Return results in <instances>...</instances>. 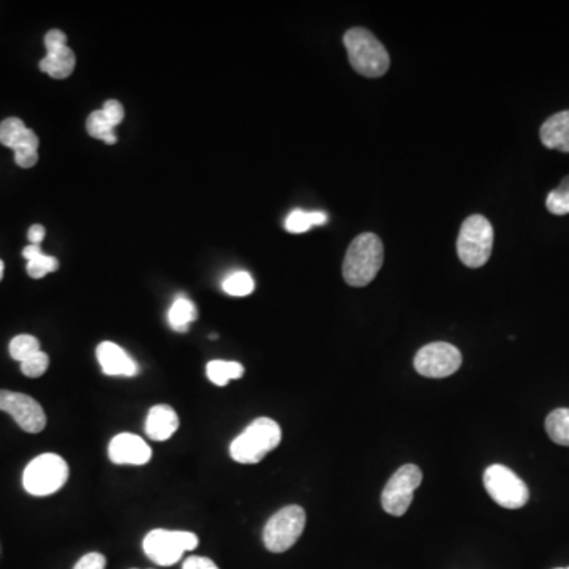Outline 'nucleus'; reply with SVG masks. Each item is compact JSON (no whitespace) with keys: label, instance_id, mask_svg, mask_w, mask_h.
I'll return each mask as SVG.
<instances>
[{"label":"nucleus","instance_id":"16","mask_svg":"<svg viewBox=\"0 0 569 569\" xmlns=\"http://www.w3.org/2000/svg\"><path fill=\"white\" fill-rule=\"evenodd\" d=\"M179 429V416L170 405H155L146 418V434L155 441L170 440Z\"/></svg>","mask_w":569,"mask_h":569},{"label":"nucleus","instance_id":"28","mask_svg":"<svg viewBox=\"0 0 569 569\" xmlns=\"http://www.w3.org/2000/svg\"><path fill=\"white\" fill-rule=\"evenodd\" d=\"M102 111L105 113V116L110 119L114 127H117V125L124 121V106L121 105V102H117V100H108V102L103 105Z\"/></svg>","mask_w":569,"mask_h":569},{"label":"nucleus","instance_id":"18","mask_svg":"<svg viewBox=\"0 0 569 569\" xmlns=\"http://www.w3.org/2000/svg\"><path fill=\"white\" fill-rule=\"evenodd\" d=\"M23 257L27 260V274L32 279H43L49 272L59 269L57 258L45 255L40 245H27L23 250Z\"/></svg>","mask_w":569,"mask_h":569},{"label":"nucleus","instance_id":"19","mask_svg":"<svg viewBox=\"0 0 569 569\" xmlns=\"http://www.w3.org/2000/svg\"><path fill=\"white\" fill-rule=\"evenodd\" d=\"M326 222H328V214L326 212H307L302 211V209H296L285 220V230L288 233L301 234L306 233L312 227H321Z\"/></svg>","mask_w":569,"mask_h":569},{"label":"nucleus","instance_id":"5","mask_svg":"<svg viewBox=\"0 0 569 569\" xmlns=\"http://www.w3.org/2000/svg\"><path fill=\"white\" fill-rule=\"evenodd\" d=\"M67 479V462L57 454L46 453L29 462L23 473V486L35 497H46L62 489Z\"/></svg>","mask_w":569,"mask_h":569},{"label":"nucleus","instance_id":"17","mask_svg":"<svg viewBox=\"0 0 569 569\" xmlns=\"http://www.w3.org/2000/svg\"><path fill=\"white\" fill-rule=\"evenodd\" d=\"M539 136L547 149L569 152V111L549 117L541 127Z\"/></svg>","mask_w":569,"mask_h":569},{"label":"nucleus","instance_id":"24","mask_svg":"<svg viewBox=\"0 0 569 569\" xmlns=\"http://www.w3.org/2000/svg\"><path fill=\"white\" fill-rule=\"evenodd\" d=\"M222 288L225 293L234 298H244L255 291V280L249 272L236 271L223 280Z\"/></svg>","mask_w":569,"mask_h":569},{"label":"nucleus","instance_id":"1","mask_svg":"<svg viewBox=\"0 0 569 569\" xmlns=\"http://www.w3.org/2000/svg\"><path fill=\"white\" fill-rule=\"evenodd\" d=\"M385 249L374 233H362L353 239L343 260V279L350 287H367L383 266Z\"/></svg>","mask_w":569,"mask_h":569},{"label":"nucleus","instance_id":"2","mask_svg":"<svg viewBox=\"0 0 569 569\" xmlns=\"http://www.w3.org/2000/svg\"><path fill=\"white\" fill-rule=\"evenodd\" d=\"M282 441V429L271 418H258L230 446L231 459L253 465L268 456Z\"/></svg>","mask_w":569,"mask_h":569},{"label":"nucleus","instance_id":"6","mask_svg":"<svg viewBox=\"0 0 569 569\" xmlns=\"http://www.w3.org/2000/svg\"><path fill=\"white\" fill-rule=\"evenodd\" d=\"M304 528H306V511L298 505L285 506L264 525V546L274 554L287 552L298 543Z\"/></svg>","mask_w":569,"mask_h":569},{"label":"nucleus","instance_id":"26","mask_svg":"<svg viewBox=\"0 0 569 569\" xmlns=\"http://www.w3.org/2000/svg\"><path fill=\"white\" fill-rule=\"evenodd\" d=\"M547 211L555 215L569 214V176L563 179L557 189L547 195Z\"/></svg>","mask_w":569,"mask_h":569},{"label":"nucleus","instance_id":"29","mask_svg":"<svg viewBox=\"0 0 569 569\" xmlns=\"http://www.w3.org/2000/svg\"><path fill=\"white\" fill-rule=\"evenodd\" d=\"M105 566V555L98 554V552H91V554L84 555L73 569H105Z\"/></svg>","mask_w":569,"mask_h":569},{"label":"nucleus","instance_id":"20","mask_svg":"<svg viewBox=\"0 0 569 569\" xmlns=\"http://www.w3.org/2000/svg\"><path fill=\"white\" fill-rule=\"evenodd\" d=\"M198 317V310L190 299L178 298L173 302L170 312H168V321L171 328L178 332L189 331L190 325Z\"/></svg>","mask_w":569,"mask_h":569},{"label":"nucleus","instance_id":"9","mask_svg":"<svg viewBox=\"0 0 569 569\" xmlns=\"http://www.w3.org/2000/svg\"><path fill=\"white\" fill-rule=\"evenodd\" d=\"M423 483V472L416 465L408 464L400 467L394 475L389 478L383 494H381V505L386 513L391 516H404L413 502V495Z\"/></svg>","mask_w":569,"mask_h":569},{"label":"nucleus","instance_id":"13","mask_svg":"<svg viewBox=\"0 0 569 569\" xmlns=\"http://www.w3.org/2000/svg\"><path fill=\"white\" fill-rule=\"evenodd\" d=\"M46 56L40 61V70L54 80H65L75 70L76 56L67 46V35L49 31L45 35Z\"/></svg>","mask_w":569,"mask_h":569},{"label":"nucleus","instance_id":"23","mask_svg":"<svg viewBox=\"0 0 569 569\" xmlns=\"http://www.w3.org/2000/svg\"><path fill=\"white\" fill-rule=\"evenodd\" d=\"M86 127L87 133L95 140L105 141L111 146L117 143L116 127L111 124L110 119L105 116L102 110L94 111L91 116L87 117Z\"/></svg>","mask_w":569,"mask_h":569},{"label":"nucleus","instance_id":"27","mask_svg":"<svg viewBox=\"0 0 569 569\" xmlns=\"http://www.w3.org/2000/svg\"><path fill=\"white\" fill-rule=\"evenodd\" d=\"M49 367V356L43 351H38L31 358L26 359V361L21 362V372H23L26 377L38 378L45 374Z\"/></svg>","mask_w":569,"mask_h":569},{"label":"nucleus","instance_id":"15","mask_svg":"<svg viewBox=\"0 0 569 569\" xmlns=\"http://www.w3.org/2000/svg\"><path fill=\"white\" fill-rule=\"evenodd\" d=\"M98 364L108 377H135L140 367L117 343L103 342L97 347Z\"/></svg>","mask_w":569,"mask_h":569},{"label":"nucleus","instance_id":"11","mask_svg":"<svg viewBox=\"0 0 569 569\" xmlns=\"http://www.w3.org/2000/svg\"><path fill=\"white\" fill-rule=\"evenodd\" d=\"M0 143L15 151L16 165L32 168L38 162V140L34 130L27 129L18 117H8L0 124Z\"/></svg>","mask_w":569,"mask_h":569},{"label":"nucleus","instance_id":"7","mask_svg":"<svg viewBox=\"0 0 569 569\" xmlns=\"http://www.w3.org/2000/svg\"><path fill=\"white\" fill-rule=\"evenodd\" d=\"M198 546V536L192 532H176L157 528L147 533L143 549L155 565L171 566L181 560L184 552L193 551Z\"/></svg>","mask_w":569,"mask_h":569},{"label":"nucleus","instance_id":"8","mask_svg":"<svg viewBox=\"0 0 569 569\" xmlns=\"http://www.w3.org/2000/svg\"><path fill=\"white\" fill-rule=\"evenodd\" d=\"M484 486L490 498L502 508H522L530 498L527 484L505 465H490L484 473Z\"/></svg>","mask_w":569,"mask_h":569},{"label":"nucleus","instance_id":"30","mask_svg":"<svg viewBox=\"0 0 569 569\" xmlns=\"http://www.w3.org/2000/svg\"><path fill=\"white\" fill-rule=\"evenodd\" d=\"M182 569H219V566L212 562L211 558L189 557L185 560Z\"/></svg>","mask_w":569,"mask_h":569},{"label":"nucleus","instance_id":"31","mask_svg":"<svg viewBox=\"0 0 569 569\" xmlns=\"http://www.w3.org/2000/svg\"><path fill=\"white\" fill-rule=\"evenodd\" d=\"M45 236V227H43V225H38V223L37 225H32V227L29 228V233H27V239H29V242H31L32 245L42 244Z\"/></svg>","mask_w":569,"mask_h":569},{"label":"nucleus","instance_id":"21","mask_svg":"<svg viewBox=\"0 0 569 569\" xmlns=\"http://www.w3.org/2000/svg\"><path fill=\"white\" fill-rule=\"evenodd\" d=\"M209 380L217 386H227L231 380L244 377V366L236 361H211L206 367Z\"/></svg>","mask_w":569,"mask_h":569},{"label":"nucleus","instance_id":"33","mask_svg":"<svg viewBox=\"0 0 569 569\" xmlns=\"http://www.w3.org/2000/svg\"><path fill=\"white\" fill-rule=\"evenodd\" d=\"M557 569H569V568H557Z\"/></svg>","mask_w":569,"mask_h":569},{"label":"nucleus","instance_id":"12","mask_svg":"<svg viewBox=\"0 0 569 569\" xmlns=\"http://www.w3.org/2000/svg\"><path fill=\"white\" fill-rule=\"evenodd\" d=\"M0 411L12 416L16 424L29 434H40L46 427V415L42 405L21 392L0 389Z\"/></svg>","mask_w":569,"mask_h":569},{"label":"nucleus","instance_id":"3","mask_svg":"<svg viewBox=\"0 0 569 569\" xmlns=\"http://www.w3.org/2000/svg\"><path fill=\"white\" fill-rule=\"evenodd\" d=\"M351 67L366 78H380L389 70V54L372 32L355 27L343 37Z\"/></svg>","mask_w":569,"mask_h":569},{"label":"nucleus","instance_id":"4","mask_svg":"<svg viewBox=\"0 0 569 569\" xmlns=\"http://www.w3.org/2000/svg\"><path fill=\"white\" fill-rule=\"evenodd\" d=\"M494 249V228L484 215H470L460 227L457 253L468 268H481Z\"/></svg>","mask_w":569,"mask_h":569},{"label":"nucleus","instance_id":"22","mask_svg":"<svg viewBox=\"0 0 569 569\" xmlns=\"http://www.w3.org/2000/svg\"><path fill=\"white\" fill-rule=\"evenodd\" d=\"M546 432L557 445L569 446V408H558L547 416Z\"/></svg>","mask_w":569,"mask_h":569},{"label":"nucleus","instance_id":"25","mask_svg":"<svg viewBox=\"0 0 569 569\" xmlns=\"http://www.w3.org/2000/svg\"><path fill=\"white\" fill-rule=\"evenodd\" d=\"M8 351H10V356L15 361L23 362L42 350H40V342H38L37 337L29 336V334H19V336L13 337Z\"/></svg>","mask_w":569,"mask_h":569},{"label":"nucleus","instance_id":"32","mask_svg":"<svg viewBox=\"0 0 569 569\" xmlns=\"http://www.w3.org/2000/svg\"><path fill=\"white\" fill-rule=\"evenodd\" d=\"M5 264L4 261L0 260V282L4 279Z\"/></svg>","mask_w":569,"mask_h":569},{"label":"nucleus","instance_id":"10","mask_svg":"<svg viewBox=\"0 0 569 569\" xmlns=\"http://www.w3.org/2000/svg\"><path fill=\"white\" fill-rule=\"evenodd\" d=\"M460 366H462V355L451 343H429L415 356L416 372L426 378L451 377L456 374Z\"/></svg>","mask_w":569,"mask_h":569},{"label":"nucleus","instance_id":"14","mask_svg":"<svg viewBox=\"0 0 569 569\" xmlns=\"http://www.w3.org/2000/svg\"><path fill=\"white\" fill-rule=\"evenodd\" d=\"M108 456L117 465H146L152 459V449L138 435L119 434L110 441Z\"/></svg>","mask_w":569,"mask_h":569}]
</instances>
